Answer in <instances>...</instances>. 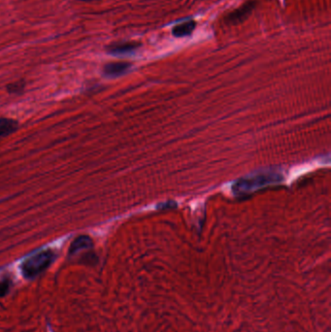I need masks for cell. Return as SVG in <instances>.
<instances>
[{"mask_svg": "<svg viewBox=\"0 0 331 332\" xmlns=\"http://www.w3.org/2000/svg\"><path fill=\"white\" fill-rule=\"evenodd\" d=\"M282 179L281 174L277 172H261L236 181L232 186V191L236 195L247 194L260 187L279 183Z\"/></svg>", "mask_w": 331, "mask_h": 332, "instance_id": "cell-1", "label": "cell"}, {"mask_svg": "<svg viewBox=\"0 0 331 332\" xmlns=\"http://www.w3.org/2000/svg\"><path fill=\"white\" fill-rule=\"evenodd\" d=\"M55 259V253L48 249L28 257L21 264L22 275L26 279H33L47 269Z\"/></svg>", "mask_w": 331, "mask_h": 332, "instance_id": "cell-2", "label": "cell"}, {"mask_svg": "<svg viewBox=\"0 0 331 332\" xmlns=\"http://www.w3.org/2000/svg\"><path fill=\"white\" fill-rule=\"evenodd\" d=\"M93 247V243L88 236H79L76 238L70 246L69 255L70 256H78L83 252H87Z\"/></svg>", "mask_w": 331, "mask_h": 332, "instance_id": "cell-3", "label": "cell"}, {"mask_svg": "<svg viewBox=\"0 0 331 332\" xmlns=\"http://www.w3.org/2000/svg\"><path fill=\"white\" fill-rule=\"evenodd\" d=\"M140 47V44L135 42H122L113 44L108 47V53L115 56H121V55H128L134 53L138 48Z\"/></svg>", "mask_w": 331, "mask_h": 332, "instance_id": "cell-4", "label": "cell"}, {"mask_svg": "<svg viewBox=\"0 0 331 332\" xmlns=\"http://www.w3.org/2000/svg\"><path fill=\"white\" fill-rule=\"evenodd\" d=\"M131 67L128 63H111L104 66V74L110 78H116L125 74Z\"/></svg>", "mask_w": 331, "mask_h": 332, "instance_id": "cell-5", "label": "cell"}, {"mask_svg": "<svg viewBox=\"0 0 331 332\" xmlns=\"http://www.w3.org/2000/svg\"><path fill=\"white\" fill-rule=\"evenodd\" d=\"M196 26V22L194 21H186L181 22L177 25H175L172 29V33L175 37H185L192 33Z\"/></svg>", "mask_w": 331, "mask_h": 332, "instance_id": "cell-6", "label": "cell"}, {"mask_svg": "<svg viewBox=\"0 0 331 332\" xmlns=\"http://www.w3.org/2000/svg\"><path fill=\"white\" fill-rule=\"evenodd\" d=\"M18 128V123L12 119H0V138L8 136Z\"/></svg>", "mask_w": 331, "mask_h": 332, "instance_id": "cell-7", "label": "cell"}, {"mask_svg": "<svg viewBox=\"0 0 331 332\" xmlns=\"http://www.w3.org/2000/svg\"><path fill=\"white\" fill-rule=\"evenodd\" d=\"M252 8H253L252 3H248V4L244 5V6H242L241 8L237 9L236 11H234L233 13H231L229 15V21L235 22V21L244 20L246 18V16L250 13V11H251Z\"/></svg>", "mask_w": 331, "mask_h": 332, "instance_id": "cell-8", "label": "cell"}, {"mask_svg": "<svg viewBox=\"0 0 331 332\" xmlns=\"http://www.w3.org/2000/svg\"><path fill=\"white\" fill-rule=\"evenodd\" d=\"M9 290H10V282L8 280L0 281V297L6 295Z\"/></svg>", "mask_w": 331, "mask_h": 332, "instance_id": "cell-9", "label": "cell"}, {"mask_svg": "<svg viewBox=\"0 0 331 332\" xmlns=\"http://www.w3.org/2000/svg\"><path fill=\"white\" fill-rule=\"evenodd\" d=\"M22 88H23V84L21 83H12L8 86V89L12 92H19V90H21Z\"/></svg>", "mask_w": 331, "mask_h": 332, "instance_id": "cell-10", "label": "cell"}]
</instances>
